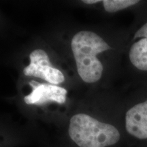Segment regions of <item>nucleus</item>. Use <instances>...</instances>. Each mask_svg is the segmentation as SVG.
I'll return each mask as SVG.
<instances>
[{
  "mask_svg": "<svg viewBox=\"0 0 147 147\" xmlns=\"http://www.w3.org/2000/svg\"><path fill=\"white\" fill-rule=\"evenodd\" d=\"M82 2L87 4H92V3H96L97 2H100V0H83Z\"/></svg>",
  "mask_w": 147,
  "mask_h": 147,
  "instance_id": "obj_9",
  "label": "nucleus"
},
{
  "mask_svg": "<svg viewBox=\"0 0 147 147\" xmlns=\"http://www.w3.org/2000/svg\"><path fill=\"white\" fill-rule=\"evenodd\" d=\"M129 59L138 69L147 71V38H142L132 45Z\"/></svg>",
  "mask_w": 147,
  "mask_h": 147,
  "instance_id": "obj_6",
  "label": "nucleus"
},
{
  "mask_svg": "<svg viewBox=\"0 0 147 147\" xmlns=\"http://www.w3.org/2000/svg\"><path fill=\"white\" fill-rule=\"evenodd\" d=\"M68 135L78 147H108L119 142L121 134L113 125L101 122L83 113L69 121Z\"/></svg>",
  "mask_w": 147,
  "mask_h": 147,
  "instance_id": "obj_2",
  "label": "nucleus"
},
{
  "mask_svg": "<svg viewBox=\"0 0 147 147\" xmlns=\"http://www.w3.org/2000/svg\"><path fill=\"white\" fill-rule=\"evenodd\" d=\"M138 0H104L103 1L104 9L108 12H115L136 4Z\"/></svg>",
  "mask_w": 147,
  "mask_h": 147,
  "instance_id": "obj_7",
  "label": "nucleus"
},
{
  "mask_svg": "<svg viewBox=\"0 0 147 147\" xmlns=\"http://www.w3.org/2000/svg\"><path fill=\"white\" fill-rule=\"evenodd\" d=\"M32 91L30 94L24 97L27 104L42 105L49 102L58 104H64L66 100L67 90L54 84H48L32 80L29 82Z\"/></svg>",
  "mask_w": 147,
  "mask_h": 147,
  "instance_id": "obj_4",
  "label": "nucleus"
},
{
  "mask_svg": "<svg viewBox=\"0 0 147 147\" xmlns=\"http://www.w3.org/2000/svg\"><path fill=\"white\" fill-rule=\"evenodd\" d=\"M138 38H147V23H145L140 29H139L134 35V39Z\"/></svg>",
  "mask_w": 147,
  "mask_h": 147,
  "instance_id": "obj_8",
  "label": "nucleus"
},
{
  "mask_svg": "<svg viewBox=\"0 0 147 147\" xmlns=\"http://www.w3.org/2000/svg\"><path fill=\"white\" fill-rule=\"evenodd\" d=\"M30 63L23 69L24 74L47 80L53 84H59L65 80L63 73L53 67L47 52L36 49L29 55Z\"/></svg>",
  "mask_w": 147,
  "mask_h": 147,
  "instance_id": "obj_3",
  "label": "nucleus"
},
{
  "mask_svg": "<svg viewBox=\"0 0 147 147\" xmlns=\"http://www.w3.org/2000/svg\"><path fill=\"white\" fill-rule=\"evenodd\" d=\"M71 51L76 60L77 71L87 83L98 81L102 76L103 65L97 55L111 47L100 36L90 31H80L74 36Z\"/></svg>",
  "mask_w": 147,
  "mask_h": 147,
  "instance_id": "obj_1",
  "label": "nucleus"
},
{
  "mask_svg": "<svg viewBox=\"0 0 147 147\" xmlns=\"http://www.w3.org/2000/svg\"><path fill=\"white\" fill-rule=\"evenodd\" d=\"M125 128L132 136L140 140L147 139V100L127 112Z\"/></svg>",
  "mask_w": 147,
  "mask_h": 147,
  "instance_id": "obj_5",
  "label": "nucleus"
}]
</instances>
